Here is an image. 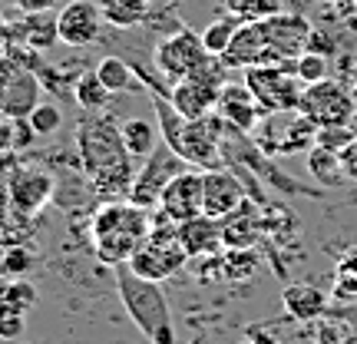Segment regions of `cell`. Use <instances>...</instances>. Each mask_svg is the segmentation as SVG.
I'll return each mask as SVG.
<instances>
[{
    "instance_id": "cell-1",
    "label": "cell",
    "mask_w": 357,
    "mask_h": 344,
    "mask_svg": "<svg viewBox=\"0 0 357 344\" xmlns=\"http://www.w3.org/2000/svg\"><path fill=\"white\" fill-rule=\"evenodd\" d=\"M79 146V166L86 172L93 192L113 195V199H129L132 179H136V159L126 153L119 126L109 113H83L77 126Z\"/></svg>"
},
{
    "instance_id": "cell-2",
    "label": "cell",
    "mask_w": 357,
    "mask_h": 344,
    "mask_svg": "<svg viewBox=\"0 0 357 344\" xmlns=\"http://www.w3.org/2000/svg\"><path fill=\"white\" fill-rule=\"evenodd\" d=\"M149 232H153V209H142L129 199H113L100 205L89 218L93 248L102 265L109 268L126 265L136 255V248L149 239Z\"/></svg>"
},
{
    "instance_id": "cell-3",
    "label": "cell",
    "mask_w": 357,
    "mask_h": 344,
    "mask_svg": "<svg viewBox=\"0 0 357 344\" xmlns=\"http://www.w3.org/2000/svg\"><path fill=\"white\" fill-rule=\"evenodd\" d=\"M113 281L123 311L139 328L142 338L149 344H176V321H172V308L162 292V281L139 278L129 265H116Z\"/></svg>"
},
{
    "instance_id": "cell-4",
    "label": "cell",
    "mask_w": 357,
    "mask_h": 344,
    "mask_svg": "<svg viewBox=\"0 0 357 344\" xmlns=\"http://www.w3.org/2000/svg\"><path fill=\"white\" fill-rule=\"evenodd\" d=\"M153 232L149 239L136 248V255L129 258L126 265L139 275V278H149V281H166L172 278L182 265H189V252L182 248L178 242V232H176V222H169L159 209H153Z\"/></svg>"
},
{
    "instance_id": "cell-5",
    "label": "cell",
    "mask_w": 357,
    "mask_h": 344,
    "mask_svg": "<svg viewBox=\"0 0 357 344\" xmlns=\"http://www.w3.org/2000/svg\"><path fill=\"white\" fill-rule=\"evenodd\" d=\"M245 87L252 89V96H255V103L261 106L265 116L298 113L301 93H305V83L294 77V60L245 70Z\"/></svg>"
},
{
    "instance_id": "cell-6",
    "label": "cell",
    "mask_w": 357,
    "mask_h": 344,
    "mask_svg": "<svg viewBox=\"0 0 357 344\" xmlns=\"http://www.w3.org/2000/svg\"><path fill=\"white\" fill-rule=\"evenodd\" d=\"M298 113L307 116L318 129L351 126V119H357L354 87H347L341 77H328L314 87H305Z\"/></svg>"
},
{
    "instance_id": "cell-7",
    "label": "cell",
    "mask_w": 357,
    "mask_h": 344,
    "mask_svg": "<svg viewBox=\"0 0 357 344\" xmlns=\"http://www.w3.org/2000/svg\"><path fill=\"white\" fill-rule=\"evenodd\" d=\"M208 57H212V53L205 50L202 33H192L189 27H178V30H172L169 37H162L155 43L153 63H155V70L169 80V87H172L178 80L192 77Z\"/></svg>"
},
{
    "instance_id": "cell-8",
    "label": "cell",
    "mask_w": 357,
    "mask_h": 344,
    "mask_svg": "<svg viewBox=\"0 0 357 344\" xmlns=\"http://www.w3.org/2000/svg\"><path fill=\"white\" fill-rule=\"evenodd\" d=\"M192 169L185 159L178 153H172L166 142H159V149H155L149 159H142L139 169H136V179H132V189H129V202L142 205V209H155L159 199H162V192L178 172H185Z\"/></svg>"
},
{
    "instance_id": "cell-9",
    "label": "cell",
    "mask_w": 357,
    "mask_h": 344,
    "mask_svg": "<svg viewBox=\"0 0 357 344\" xmlns=\"http://www.w3.org/2000/svg\"><path fill=\"white\" fill-rule=\"evenodd\" d=\"M40 103V77L37 70L17 63L7 57L0 63V113L10 119H26Z\"/></svg>"
},
{
    "instance_id": "cell-10",
    "label": "cell",
    "mask_w": 357,
    "mask_h": 344,
    "mask_svg": "<svg viewBox=\"0 0 357 344\" xmlns=\"http://www.w3.org/2000/svg\"><path fill=\"white\" fill-rule=\"evenodd\" d=\"M56 33L66 47H93L102 37V10L96 0H70L63 10L56 13Z\"/></svg>"
},
{
    "instance_id": "cell-11",
    "label": "cell",
    "mask_w": 357,
    "mask_h": 344,
    "mask_svg": "<svg viewBox=\"0 0 357 344\" xmlns=\"http://www.w3.org/2000/svg\"><path fill=\"white\" fill-rule=\"evenodd\" d=\"M202 182H205V172L202 169H185L178 172L172 182L166 186L162 199H159V212L169 218V222H189V218L202 216Z\"/></svg>"
},
{
    "instance_id": "cell-12",
    "label": "cell",
    "mask_w": 357,
    "mask_h": 344,
    "mask_svg": "<svg viewBox=\"0 0 357 344\" xmlns=\"http://www.w3.org/2000/svg\"><path fill=\"white\" fill-rule=\"evenodd\" d=\"M265 40L278 50L281 60H298L301 53L307 50V37H311V20L305 13H291V10H281L268 20H258Z\"/></svg>"
},
{
    "instance_id": "cell-13",
    "label": "cell",
    "mask_w": 357,
    "mask_h": 344,
    "mask_svg": "<svg viewBox=\"0 0 357 344\" xmlns=\"http://www.w3.org/2000/svg\"><path fill=\"white\" fill-rule=\"evenodd\" d=\"M222 63L229 70H252V66H275V63H288V60H281L278 50L265 40L258 24H242L235 40L229 43V50L222 53Z\"/></svg>"
},
{
    "instance_id": "cell-14",
    "label": "cell",
    "mask_w": 357,
    "mask_h": 344,
    "mask_svg": "<svg viewBox=\"0 0 357 344\" xmlns=\"http://www.w3.org/2000/svg\"><path fill=\"white\" fill-rule=\"evenodd\" d=\"M245 202V182L229 166L208 169L202 182V216L225 218L231 209Z\"/></svg>"
},
{
    "instance_id": "cell-15",
    "label": "cell",
    "mask_w": 357,
    "mask_h": 344,
    "mask_svg": "<svg viewBox=\"0 0 357 344\" xmlns=\"http://www.w3.org/2000/svg\"><path fill=\"white\" fill-rule=\"evenodd\" d=\"M218 225H222L225 248H255L265 239V209L252 199H245L238 209H231L225 218H218Z\"/></svg>"
},
{
    "instance_id": "cell-16",
    "label": "cell",
    "mask_w": 357,
    "mask_h": 344,
    "mask_svg": "<svg viewBox=\"0 0 357 344\" xmlns=\"http://www.w3.org/2000/svg\"><path fill=\"white\" fill-rule=\"evenodd\" d=\"M56 195L53 176L43 169H20L10 179V202L20 216H37L43 205Z\"/></svg>"
},
{
    "instance_id": "cell-17",
    "label": "cell",
    "mask_w": 357,
    "mask_h": 344,
    "mask_svg": "<svg viewBox=\"0 0 357 344\" xmlns=\"http://www.w3.org/2000/svg\"><path fill=\"white\" fill-rule=\"evenodd\" d=\"M215 113L229 123V126L242 129V133H255L258 123H261V106L255 103V96H252V89L242 83H225L222 87V93H218V106Z\"/></svg>"
},
{
    "instance_id": "cell-18",
    "label": "cell",
    "mask_w": 357,
    "mask_h": 344,
    "mask_svg": "<svg viewBox=\"0 0 357 344\" xmlns=\"http://www.w3.org/2000/svg\"><path fill=\"white\" fill-rule=\"evenodd\" d=\"M331 292H324L321 285H311V281H298V285H288L281 292V305H284V315L291 321H321L328 318L331 311Z\"/></svg>"
},
{
    "instance_id": "cell-19",
    "label": "cell",
    "mask_w": 357,
    "mask_h": 344,
    "mask_svg": "<svg viewBox=\"0 0 357 344\" xmlns=\"http://www.w3.org/2000/svg\"><path fill=\"white\" fill-rule=\"evenodd\" d=\"M218 93H222V89L208 87V83H202V80L185 77V80H178V83H172L169 100H172V106H176L185 119H202V116L215 113Z\"/></svg>"
},
{
    "instance_id": "cell-20",
    "label": "cell",
    "mask_w": 357,
    "mask_h": 344,
    "mask_svg": "<svg viewBox=\"0 0 357 344\" xmlns=\"http://www.w3.org/2000/svg\"><path fill=\"white\" fill-rule=\"evenodd\" d=\"M178 242L189 252V258H202V255H218L225 245H222V225L212 216H195L189 222L176 225Z\"/></svg>"
},
{
    "instance_id": "cell-21",
    "label": "cell",
    "mask_w": 357,
    "mask_h": 344,
    "mask_svg": "<svg viewBox=\"0 0 357 344\" xmlns=\"http://www.w3.org/2000/svg\"><path fill=\"white\" fill-rule=\"evenodd\" d=\"M119 136H123V146H126V153L142 163V159H149V156L159 149V140H162V133H159V123L153 119H142V116H129L126 123L119 126Z\"/></svg>"
},
{
    "instance_id": "cell-22",
    "label": "cell",
    "mask_w": 357,
    "mask_h": 344,
    "mask_svg": "<svg viewBox=\"0 0 357 344\" xmlns=\"http://www.w3.org/2000/svg\"><path fill=\"white\" fill-rule=\"evenodd\" d=\"M102 20L116 30L146 27L155 13V0H100Z\"/></svg>"
},
{
    "instance_id": "cell-23",
    "label": "cell",
    "mask_w": 357,
    "mask_h": 344,
    "mask_svg": "<svg viewBox=\"0 0 357 344\" xmlns=\"http://www.w3.org/2000/svg\"><path fill=\"white\" fill-rule=\"evenodd\" d=\"M281 140L271 146V153H307L311 146H318V133L321 129L301 113H291L288 126L278 129Z\"/></svg>"
},
{
    "instance_id": "cell-24",
    "label": "cell",
    "mask_w": 357,
    "mask_h": 344,
    "mask_svg": "<svg viewBox=\"0 0 357 344\" xmlns=\"http://www.w3.org/2000/svg\"><path fill=\"white\" fill-rule=\"evenodd\" d=\"M305 166L307 172L314 176L318 186L324 189H334V186H344V169H341V156L334 153V149H324V146H311L305 153Z\"/></svg>"
},
{
    "instance_id": "cell-25",
    "label": "cell",
    "mask_w": 357,
    "mask_h": 344,
    "mask_svg": "<svg viewBox=\"0 0 357 344\" xmlns=\"http://www.w3.org/2000/svg\"><path fill=\"white\" fill-rule=\"evenodd\" d=\"M96 77L106 83V89L109 93H129V89H146L142 87V80L136 77V66L126 63L123 57H116V53H109V57H102L100 63H96Z\"/></svg>"
},
{
    "instance_id": "cell-26",
    "label": "cell",
    "mask_w": 357,
    "mask_h": 344,
    "mask_svg": "<svg viewBox=\"0 0 357 344\" xmlns=\"http://www.w3.org/2000/svg\"><path fill=\"white\" fill-rule=\"evenodd\" d=\"M73 100H77L79 113H106L113 93L106 89V83H102V80L96 77V70H93V73H79L77 77V83H73Z\"/></svg>"
},
{
    "instance_id": "cell-27",
    "label": "cell",
    "mask_w": 357,
    "mask_h": 344,
    "mask_svg": "<svg viewBox=\"0 0 357 344\" xmlns=\"http://www.w3.org/2000/svg\"><path fill=\"white\" fill-rule=\"evenodd\" d=\"M37 305V288L24 278L0 275V315H26Z\"/></svg>"
},
{
    "instance_id": "cell-28",
    "label": "cell",
    "mask_w": 357,
    "mask_h": 344,
    "mask_svg": "<svg viewBox=\"0 0 357 344\" xmlns=\"http://www.w3.org/2000/svg\"><path fill=\"white\" fill-rule=\"evenodd\" d=\"M261 258L255 248H225L222 252V278L225 281H248L258 271Z\"/></svg>"
},
{
    "instance_id": "cell-29",
    "label": "cell",
    "mask_w": 357,
    "mask_h": 344,
    "mask_svg": "<svg viewBox=\"0 0 357 344\" xmlns=\"http://www.w3.org/2000/svg\"><path fill=\"white\" fill-rule=\"evenodd\" d=\"M238 27H242V20L235 17V13H225V17H218V20H212V24L202 30V43L205 50L212 53V57H222V53L229 50V43L235 40V33H238Z\"/></svg>"
},
{
    "instance_id": "cell-30",
    "label": "cell",
    "mask_w": 357,
    "mask_h": 344,
    "mask_svg": "<svg viewBox=\"0 0 357 344\" xmlns=\"http://www.w3.org/2000/svg\"><path fill=\"white\" fill-rule=\"evenodd\" d=\"M225 10L235 13L242 24H258L284 10V0H222Z\"/></svg>"
},
{
    "instance_id": "cell-31",
    "label": "cell",
    "mask_w": 357,
    "mask_h": 344,
    "mask_svg": "<svg viewBox=\"0 0 357 344\" xmlns=\"http://www.w3.org/2000/svg\"><path fill=\"white\" fill-rule=\"evenodd\" d=\"M294 77L301 80L305 87H314L321 80L331 77V66H328V57H321V53H311L305 50L298 60H294Z\"/></svg>"
},
{
    "instance_id": "cell-32",
    "label": "cell",
    "mask_w": 357,
    "mask_h": 344,
    "mask_svg": "<svg viewBox=\"0 0 357 344\" xmlns=\"http://www.w3.org/2000/svg\"><path fill=\"white\" fill-rule=\"evenodd\" d=\"M26 123H30V129L37 136H53V133H60V126H63V113H60L56 103H37V110L26 116Z\"/></svg>"
},
{
    "instance_id": "cell-33",
    "label": "cell",
    "mask_w": 357,
    "mask_h": 344,
    "mask_svg": "<svg viewBox=\"0 0 357 344\" xmlns=\"http://www.w3.org/2000/svg\"><path fill=\"white\" fill-rule=\"evenodd\" d=\"M307 50L311 53H321V57H341V43H337V37H334V27H314L311 30V37H307Z\"/></svg>"
},
{
    "instance_id": "cell-34",
    "label": "cell",
    "mask_w": 357,
    "mask_h": 344,
    "mask_svg": "<svg viewBox=\"0 0 357 344\" xmlns=\"http://www.w3.org/2000/svg\"><path fill=\"white\" fill-rule=\"evenodd\" d=\"M30 268H33V255H30L26 248H7V252H3L0 275H7V278H24Z\"/></svg>"
},
{
    "instance_id": "cell-35",
    "label": "cell",
    "mask_w": 357,
    "mask_h": 344,
    "mask_svg": "<svg viewBox=\"0 0 357 344\" xmlns=\"http://www.w3.org/2000/svg\"><path fill=\"white\" fill-rule=\"evenodd\" d=\"M354 140H357V133L351 126H331V129H321V133H318V146L334 149V153H341V149H344V146H351Z\"/></svg>"
},
{
    "instance_id": "cell-36",
    "label": "cell",
    "mask_w": 357,
    "mask_h": 344,
    "mask_svg": "<svg viewBox=\"0 0 357 344\" xmlns=\"http://www.w3.org/2000/svg\"><path fill=\"white\" fill-rule=\"evenodd\" d=\"M331 298H334V305L357 301V275H337L331 285Z\"/></svg>"
},
{
    "instance_id": "cell-37",
    "label": "cell",
    "mask_w": 357,
    "mask_h": 344,
    "mask_svg": "<svg viewBox=\"0 0 357 344\" xmlns=\"http://www.w3.org/2000/svg\"><path fill=\"white\" fill-rule=\"evenodd\" d=\"M26 331V318L24 315H0V341H20Z\"/></svg>"
},
{
    "instance_id": "cell-38",
    "label": "cell",
    "mask_w": 357,
    "mask_h": 344,
    "mask_svg": "<svg viewBox=\"0 0 357 344\" xmlns=\"http://www.w3.org/2000/svg\"><path fill=\"white\" fill-rule=\"evenodd\" d=\"M17 119L0 113V149H17Z\"/></svg>"
},
{
    "instance_id": "cell-39",
    "label": "cell",
    "mask_w": 357,
    "mask_h": 344,
    "mask_svg": "<svg viewBox=\"0 0 357 344\" xmlns=\"http://www.w3.org/2000/svg\"><path fill=\"white\" fill-rule=\"evenodd\" d=\"M341 169H344V179L347 182H357V140L351 142V146H344L341 149Z\"/></svg>"
},
{
    "instance_id": "cell-40",
    "label": "cell",
    "mask_w": 357,
    "mask_h": 344,
    "mask_svg": "<svg viewBox=\"0 0 357 344\" xmlns=\"http://www.w3.org/2000/svg\"><path fill=\"white\" fill-rule=\"evenodd\" d=\"M328 315L337 321H344L347 328H351V334H357V301H351V305H331Z\"/></svg>"
},
{
    "instance_id": "cell-41",
    "label": "cell",
    "mask_w": 357,
    "mask_h": 344,
    "mask_svg": "<svg viewBox=\"0 0 357 344\" xmlns=\"http://www.w3.org/2000/svg\"><path fill=\"white\" fill-rule=\"evenodd\" d=\"M13 3H17L24 13H47L56 0H13Z\"/></svg>"
},
{
    "instance_id": "cell-42",
    "label": "cell",
    "mask_w": 357,
    "mask_h": 344,
    "mask_svg": "<svg viewBox=\"0 0 357 344\" xmlns=\"http://www.w3.org/2000/svg\"><path fill=\"white\" fill-rule=\"evenodd\" d=\"M337 275H357V248L337 258Z\"/></svg>"
},
{
    "instance_id": "cell-43",
    "label": "cell",
    "mask_w": 357,
    "mask_h": 344,
    "mask_svg": "<svg viewBox=\"0 0 357 344\" xmlns=\"http://www.w3.org/2000/svg\"><path fill=\"white\" fill-rule=\"evenodd\" d=\"M248 338H252V344H278V338H271V334H261L258 328H252V331H248Z\"/></svg>"
}]
</instances>
